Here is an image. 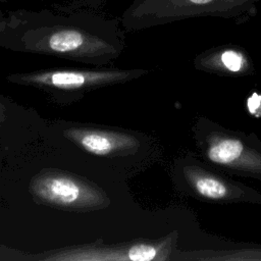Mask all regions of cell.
<instances>
[{
    "instance_id": "obj_1",
    "label": "cell",
    "mask_w": 261,
    "mask_h": 261,
    "mask_svg": "<svg viewBox=\"0 0 261 261\" xmlns=\"http://www.w3.org/2000/svg\"><path fill=\"white\" fill-rule=\"evenodd\" d=\"M125 46L121 22L93 10L16 9L7 11L0 22V47L14 52L100 67L113 64Z\"/></svg>"
},
{
    "instance_id": "obj_2",
    "label": "cell",
    "mask_w": 261,
    "mask_h": 261,
    "mask_svg": "<svg viewBox=\"0 0 261 261\" xmlns=\"http://www.w3.org/2000/svg\"><path fill=\"white\" fill-rule=\"evenodd\" d=\"M144 73L141 69L115 67L47 68L15 72L6 76L10 84L32 87L56 105L67 106L82 100L88 93L128 83Z\"/></svg>"
},
{
    "instance_id": "obj_3",
    "label": "cell",
    "mask_w": 261,
    "mask_h": 261,
    "mask_svg": "<svg viewBox=\"0 0 261 261\" xmlns=\"http://www.w3.org/2000/svg\"><path fill=\"white\" fill-rule=\"evenodd\" d=\"M29 193L39 205L72 213L104 210L111 203L96 182L57 168H44L36 173L29 182Z\"/></svg>"
},
{
    "instance_id": "obj_4",
    "label": "cell",
    "mask_w": 261,
    "mask_h": 261,
    "mask_svg": "<svg viewBox=\"0 0 261 261\" xmlns=\"http://www.w3.org/2000/svg\"><path fill=\"white\" fill-rule=\"evenodd\" d=\"M62 137L94 156L114 159L135 155L141 140L129 129L81 122H61Z\"/></svg>"
},
{
    "instance_id": "obj_5",
    "label": "cell",
    "mask_w": 261,
    "mask_h": 261,
    "mask_svg": "<svg viewBox=\"0 0 261 261\" xmlns=\"http://www.w3.org/2000/svg\"><path fill=\"white\" fill-rule=\"evenodd\" d=\"M157 244L136 240L118 244H104L98 239L91 244L55 249L32 254V260L40 261H151L159 257Z\"/></svg>"
},
{
    "instance_id": "obj_6",
    "label": "cell",
    "mask_w": 261,
    "mask_h": 261,
    "mask_svg": "<svg viewBox=\"0 0 261 261\" xmlns=\"http://www.w3.org/2000/svg\"><path fill=\"white\" fill-rule=\"evenodd\" d=\"M243 149L244 146L239 140L225 139L209 149L208 157L213 162L228 164L241 156Z\"/></svg>"
},
{
    "instance_id": "obj_7",
    "label": "cell",
    "mask_w": 261,
    "mask_h": 261,
    "mask_svg": "<svg viewBox=\"0 0 261 261\" xmlns=\"http://www.w3.org/2000/svg\"><path fill=\"white\" fill-rule=\"evenodd\" d=\"M196 189L199 194L210 199H220L226 194V187L221 181L212 177L197 179Z\"/></svg>"
},
{
    "instance_id": "obj_8",
    "label": "cell",
    "mask_w": 261,
    "mask_h": 261,
    "mask_svg": "<svg viewBox=\"0 0 261 261\" xmlns=\"http://www.w3.org/2000/svg\"><path fill=\"white\" fill-rule=\"evenodd\" d=\"M221 61L223 65L232 72L239 71L243 64V58L241 54L232 50H227L223 52L221 55Z\"/></svg>"
},
{
    "instance_id": "obj_9",
    "label": "cell",
    "mask_w": 261,
    "mask_h": 261,
    "mask_svg": "<svg viewBox=\"0 0 261 261\" xmlns=\"http://www.w3.org/2000/svg\"><path fill=\"white\" fill-rule=\"evenodd\" d=\"M247 107L249 112L256 116L261 117V95L257 93H253L247 101Z\"/></svg>"
},
{
    "instance_id": "obj_10",
    "label": "cell",
    "mask_w": 261,
    "mask_h": 261,
    "mask_svg": "<svg viewBox=\"0 0 261 261\" xmlns=\"http://www.w3.org/2000/svg\"><path fill=\"white\" fill-rule=\"evenodd\" d=\"M8 117V110L7 105L5 103V100L2 96H0V128L5 123Z\"/></svg>"
},
{
    "instance_id": "obj_11",
    "label": "cell",
    "mask_w": 261,
    "mask_h": 261,
    "mask_svg": "<svg viewBox=\"0 0 261 261\" xmlns=\"http://www.w3.org/2000/svg\"><path fill=\"white\" fill-rule=\"evenodd\" d=\"M7 0H0V3H2V2H6ZM86 1V3L89 5V6H91V7H98L100 4H102V2H103V0H85Z\"/></svg>"
},
{
    "instance_id": "obj_12",
    "label": "cell",
    "mask_w": 261,
    "mask_h": 261,
    "mask_svg": "<svg viewBox=\"0 0 261 261\" xmlns=\"http://www.w3.org/2000/svg\"><path fill=\"white\" fill-rule=\"evenodd\" d=\"M190 1L193 3H196V4H206L212 0H190Z\"/></svg>"
},
{
    "instance_id": "obj_13",
    "label": "cell",
    "mask_w": 261,
    "mask_h": 261,
    "mask_svg": "<svg viewBox=\"0 0 261 261\" xmlns=\"http://www.w3.org/2000/svg\"><path fill=\"white\" fill-rule=\"evenodd\" d=\"M4 16H5V13L1 10V8H0V22L4 19Z\"/></svg>"
}]
</instances>
